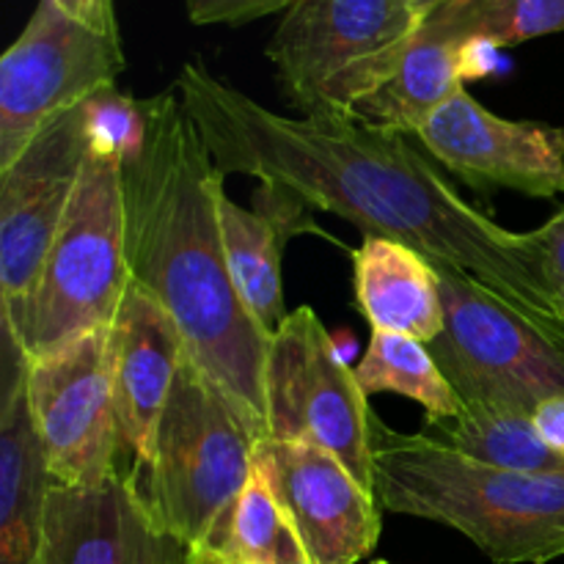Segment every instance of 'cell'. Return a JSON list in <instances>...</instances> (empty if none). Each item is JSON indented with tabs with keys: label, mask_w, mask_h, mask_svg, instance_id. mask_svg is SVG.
<instances>
[{
	"label": "cell",
	"mask_w": 564,
	"mask_h": 564,
	"mask_svg": "<svg viewBox=\"0 0 564 564\" xmlns=\"http://www.w3.org/2000/svg\"><path fill=\"white\" fill-rule=\"evenodd\" d=\"M174 86L224 176L279 185L306 207L350 220L364 237L455 264L532 319L564 330L529 231L507 229L468 204L411 135L352 113L281 116L220 83L204 61H187Z\"/></svg>",
	"instance_id": "6da1fadb"
},
{
	"label": "cell",
	"mask_w": 564,
	"mask_h": 564,
	"mask_svg": "<svg viewBox=\"0 0 564 564\" xmlns=\"http://www.w3.org/2000/svg\"><path fill=\"white\" fill-rule=\"evenodd\" d=\"M147 143L124 171L127 268L185 336L187 356L268 438L270 336L231 281L220 231L224 174L180 91L143 99Z\"/></svg>",
	"instance_id": "7a4b0ae2"
},
{
	"label": "cell",
	"mask_w": 564,
	"mask_h": 564,
	"mask_svg": "<svg viewBox=\"0 0 564 564\" xmlns=\"http://www.w3.org/2000/svg\"><path fill=\"white\" fill-rule=\"evenodd\" d=\"M372 485L380 507L435 521L496 564L564 556V471H505L375 419Z\"/></svg>",
	"instance_id": "3957f363"
},
{
	"label": "cell",
	"mask_w": 564,
	"mask_h": 564,
	"mask_svg": "<svg viewBox=\"0 0 564 564\" xmlns=\"http://www.w3.org/2000/svg\"><path fill=\"white\" fill-rule=\"evenodd\" d=\"M124 171L108 149L88 143L80 180L33 290L3 306V330L25 361L110 328L130 286Z\"/></svg>",
	"instance_id": "277c9868"
},
{
	"label": "cell",
	"mask_w": 564,
	"mask_h": 564,
	"mask_svg": "<svg viewBox=\"0 0 564 564\" xmlns=\"http://www.w3.org/2000/svg\"><path fill=\"white\" fill-rule=\"evenodd\" d=\"M262 433L185 352L154 435L152 463L132 482L154 521L196 543L253 474Z\"/></svg>",
	"instance_id": "5b68a950"
},
{
	"label": "cell",
	"mask_w": 564,
	"mask_h": 564,
	"mask_svg": "<svg viewBox=\"0 0 564 564\" xmlns=\"http://www.w3.org/2000/svg\"><path fill=\"white\" fill-rule=\"evenodd\" d=\"M422 20L408 0H297L268 58L303 116L352 113L397 72Z\"/></svg>",
	"instance_id": "8992f818"
},
{
	"label": "cell",
	"mask_w": 564,
	"mask_h": 564,
	"mask_svg": "<svg viewBox=\"0 0 564 564\" xmlns=\"http://www.w3.org/2000/svg\"><path fill=\"white\" fill-rule=\"evenodd\" d=\"M444 330L430 341L435 364L463 402L534 416L564 394V330L538 323L455 264H433Z\"/></svg>",
	"instance_id": "52a82bcc"
},
{
	"label": "cell",
	"mask_w": 564,
	"mask_h": 564,
	"mask_svg": "<svg viewBox=\"0 0 564 564\" xmlns=\"http://www.w3.org/2000/svg\"><path fill=\"white\" fill-rule=\"evenodd\" d=\"M375 419L378 413L369 408L356 369L345 361L317 314L308 306L286 314L264 361L268 438L323 446L375 494Z\"/></svg>",
	"instance_id": "ba28073f"
},
{
	"label": "cell",
	"mask_w": 564,
	"mask_h": 564,
	"mask_svg": "<svg viewBox=\"0 0 564 564\" xmlns=\"http://www.w3.org/2000/svg\"><path fill=\"white\" fill-rule=\"evenodd\" d=\"M124 66L121 39L72 20L53 0H39L28 25L0 58V171L50 121L116 86Z\"/></svg>",
	"instance_id": "9c48e42d"
},
{
	"label": "cell",
	"mask_w": 564,
	"mask_h": 564,
	"mask_svg": "<svg viewBox=\"0 0 564 564\" xmlns=\"http://www.w3.org/2000/svg\"><path fill=\"white\" fill-rule=\"evenodd\" d=\"M25 394L55 485H99L119 474L110 328L28 361Z\"/></svg>",
	"instance_id": "30bf717a"
},
{
	"label": "cell",
	"mask_w": 564,
	"mask_h": 564,
	"mask_svg": "<svg viewBox=\"0 0 564 564\" xmlns=\"http://www.w3.org/2000/svg\"><path fill=\"white\" fill-rule=\"evenodd\" d=\"M253 463L295 529L306 564H358L378 549L383 507L328 449L262 438Z\"/></svg>",
	"instance_id": "8fae6325"
},
{
	"label": "cell",
	"mask_w": 564,
	"mask_h": 564,
	"mask_svg": "<svg viewBox=\"0 0 564 564\" xmlns=\"http://www.w3.org/2000/svg\"><path fill=\"white\" fill-rule=\"evenodd\" d=\"M413 138L474 191L507 187L543 202L564 196V127L501 119L466 88L441 105Z\"/></svg>",
	"instance_id": "7c38bea8"
},
{
	"label": "cell",
	"mask_w": 564,
	"mask_h": 564,
	"mask_svg": "<svg viewBox=\"0 0 564 564\" xmlns=\"http://www.w3.org/2000/svg\"><path fill=\"white\" fill-rule=\"evenodd\" d=\"M80 108L50 121L25 152L0 171V303L14 306L36 284L61 229L88 152Z\"/></svg>",
	"instance_id": "4fadbf2b"
},
{
	"label": "cell",
	"mask_w": 564,
	"mask_h": 564,
	"mask_svg": "<svg viewBox=\"0 0 564 564\" xmlns=\"http://www.w3.org/2000/svg\"><path fill=\"white\" fill-rule=\"evenodd\" d=\"M187 545L154 521L132 477L50 485L36 564H185Z\"/></svg>",
	"instance_id": "5bb4252c"
},
{
	"label": "cell",
	"mask_w": 564,
	"mask_h": 564,
	"mask_svg": "<svg viewBox=\"0 0 564 564\" xmlns=\"http://www.w3.org/2000/svg\"><path fill=\"white\" fill-rule=\"evenodd\" d=\"M185 336L152 292L130 281L110 325L113 411L121 452L132 457V477L152 463L154 435L176 372L185 358Z\"/></svg>",
	"instance_id": "9a60e30c"
},
{
	"label": "cell",
	"mask_w": 564,
	"mask_h": 564,
	"mask_svg": "<svg viewBox=\"0 0 564 564\" xmlns=\"http://www.w3.org/2000/svg\"><path fill=\"white\" fill-rule=\"evenodd\" d=\"M306 204L279 185L262 182L253 196V209H242L229 196H220V231L231 281L251 317L273 339L286 319L281 290V251L295 235H325L308 215Z\"/></svg>",
	"instance_id": "2e32d148"
},
{
	"label": "cell",
	"mask_w": 564,
	"mask_h": 564,
	"mask_svg": "<svg viewBox=\"0 0 564 564\" xmlns=\"http://www.w3.org/2000/svg\"><path fill=\"white\" fill-rule=\"evenodd\" d=\"M25 372V356L6 334V380L0 408V564L39 562L44 501L53 485L28 408Z\"/></svg>",
	"instance_id": "e0dca14e"
},
{
	"label": "cell",
	"mask_w": 564,
	"mask_h": 564,
	"mask_svg": "<svg viewBox=\"0 0 564 564\" xmlns=\"http://www.w3.org/2000/svg\"><path fill=\"white\" fill-rule=\"evenodd\" d=\"M356 306L375 330L430 341L444 330L438 275L430 259L386 237H364L350 251Z\"/></svg>",
	"instance_id": "ac0fdd59"
},
{
	"label": "cell",
	"mask_w": 564,
	"mask_h": 564,
	"mask_svg": "<svg viewBox=\"0 0 564 564\" xmlns=\"http://www.w3.org/2000/svg\"><path fill=\"white\" fill-rule=\"evenodd\" d=\"M468 50L438 33L419 28L394 75L352 108V116L378 127L416 135L419 127L449 102L466 77Z\"/></svg>",
	"instance_id": "d6986e66"
},
{
	"label": "cell",
	"mask_w": 564,
	"mask_h": 564,
	"mask_svg": "<svg viewBox=\"0 0 564 564\" xmlns=\"http://www.w3.org/2000/svg\"><path fill=\"white\" fill-rule=\"evenodd\" d=\"M185 564H306L301 540L257 463L246 488L187 545Z\"/></svg>",
	"instance_id": "ffe728a7"
},
{
	"label": "cell",
	"mask_w": 564,
	"mask_h": 564,
	"mask_svg": "<svg viewBox=\"0 0 564 564\" xmlns=\"http://www.w3.org/2000/svg\"><path fill=\"white\" fill-rule=\"evenodd\" d=\"M419 435L468 460L505 471H564V455L540 438L529 413L512 408L463 402L460 413L424 422Z\"/></svg>",
	"instance_id": "44dd1931"
},
{
	"label": "cell",
	"mask_w": 564,
	"mask_h": 564,
	"mask_svg": "<svg viewBox=\"0 0 564 564\" xmlns=\"http://www.w3.org/2000/svg\"><path fill=\"white\" fill-rule=\"evenodd\" d=\"M358 386L364 394H400L419 402L427 413L424 422L449 419L463 411V400L424 341L391 330H375L367 352L356 367Z\"/></svg>",
	"instance_id": "7402d4cb"
},
{
	"label": "cell",
	"mask_w": 564,
	"mask_h": 564,
	"mask_svg": "<svg viewBox=\"0 0 564 564\" xmlns=\"http://www.w3.org/2000/svg\"><path fill=\"white\" fill-rule=\"evenodd\" d=\"M422 28L471 50L516 47L529 39L564 33V0H449Z\"/></svg>",
	"instance_id": "603a6c76"
},
{
	"label": "cell",
	"mask_w": 564,
	"mask_h": 564,
	"mask_svg": "<svg viewBox=\"0 0 564 564\" xmlns=\"http://www.w3.org/2000/svg\"><path fill=\"white\" fill-rule=\"evenodd\" d=\"M88 141L108 149L121 165L132 163L147 143V110L143 99L127 97L116 86L102 88L83 102Z\"/></svg>",
	"instance_id": "cb8c5ba5"
},
{
	"label": "cell",
	"mask_w": 564,
	"mask_h": 564,
	"mask_svg": "<svg viewBox=\"0 0 564 564\" xmlns=\"http://www.w3.org/2000/svg\"><path fill=\"white\" fill-rule=\"evenodd\" d=\"M297 0H185L193 25H246L270 14H284Z\"/></svg>",
	"instance_id": "d4e9b609"
},
{
	"label": "cell",
	"mask_w": 564,
	"mask_h": 564,
	"mask_svg": "<svg viewBox=\"0 0 564 564\" xmlns=\"http://www.w3.org/2000/svg\"><path fill=\"white\" fill-rule=\"evenodd\" d=\"M540 257V273L549 286L551 303L556 308V317L564 325V207L554 218L545 220L540 229L529 231Z\"/></svg>",
	"instance_id": "484cf974"
},
{
	"label": "cell",
	"mask_w": 564,
	"mask_h": 564,
	"mask_svg": "<svg viewBox=\"0 0 564 564\" xmlns=\"http://www.w3.org/2000/svg\"><path fill=\"white\" fill-rule=\"evenodd\" d=\"M64 14L72 20L83 22L91 31L102 36L119 39V22H116V3L113 0H53Z\"/></svg>",
	"instance_id": "4316f807"
},
{
	"label": "cell",
	"mask_w": 564,
	"mask_h": 564,
	"mask_svg": "<svg viewBox=\"0 0 564 564\" xmlns=\"http://www.w3.org/2000/svg\"><path fill=\"white\" fill-rule=\"evenodd\" d=\"M534 427H538L540 438L564 455V394L554 397V400L543 402V405L534 411Z\"/></svg>",
	"instance_id": "83f0119b"
},
{
	"label": "cell",
	"mask_w": 564,
	"mask_h": 564,
	"mask_svg": "<svg viewBox=\"0 0 564 564\" xmlns=\"http://www.w3.org/2000/svg\"><path fill=\"white\" fill-rule=\"evenodd\" d=\"M408 3H411V9L416 11L419 20L424 22L430 14H433V11H438L441 6H446V3H449V0H408Z\"/></svg>",
	"instance_id": "f1b7e54d"
},
{
	"label": "cell",
	"mask_w": 564,
	"mask_h": 564,
	"mask_svg": "<svg viewBox=\"0 0 564 564\" xmlns=\"http://www.w3.org/2000/svg\"><path fill=\"white\" fill-rule=\"evenodd\" d=\"M372 564H391V562H386V560H375Z\"/></svg>",
	"instance_id": "f546056e"
}]
</instances>
